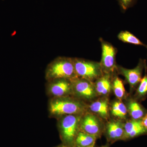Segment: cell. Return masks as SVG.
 Segmentation results:
<instances>
[{
  "label": "cell",
  "mask_w": 147,
  "mask_h": 147,
  "mask_svg": "<svg viewBox=\"0 0 147 147\" xmlns=\"http://www.w3.org/2000/svg\"><path fill=\"white\" fill-rule=\"evenodd\" d=\"M88 106L77 98L70 96L54 98L49 104V111L53 115L63 117L70 115H83L88 110Z\"/></svg>",
  "instance_id": "obj_1"
},
{
  "label": "cell",
  "mask_w": 147,
  "mask_h": 147,
  "mask_svg": "<svg viewBox=\"0 0 147 147\" xmlns=\"http://www.w3.org/2000/svg\"><path fill=\"white\" fill-rule=\"evenodd\" d=\"M77 78L73 59L71 58H58L48 65L46 70V78L49 81L59 79L72 81Z\"/></svg>",
  "instance_id": "obj_2"
},
{
  "label": "cell",
  "mask_w": 147,
  "mask_h": 147,
  "mask_svg": "<svg viewBox=\"0 0 147 147\" xmlns=\"http://www.w3.org/2000/svg\"><path fill=\"white\" fill-rule=\"evenodd\" d=\"M83 115H67L61 117L59 123L60 132L65 146L74 147L75 139L80 131V121Z\"/></svg>",
  "instance_id": "obj_3"
},
{
  "label": "cell",
  "mask_w": 147,
  "mask_h": 147,
  "mask_svg": "<svg viewBox=\"0 0 147 147\" xmlns=\"http://www.w3.org/2000/svg\"><path fill=\"white\" fill-rule=\"evenodd\" d=\"M73 61L78 78L93 82L104 73L100 63L80 59H74Z\"/></svg>",
  "instance_id": "obj_4"
},
{
  "label": "cell",
  "mask_w": 147,
  "mask_h": 147,
  "mask_svg": "<svg viewBox=\"0 0 147 147\" xmlns=\"http://www.w3.org/2000/svg\"><path fill=\"white\" fill-rule=\"evenodd\" d=\"M71 82L73 95L78 99L92 101L98 96L94 82L79 78L74 79Z\"/></svg>",
  "instance_id": "obj_5"
},
{
  "label": "cell",
  "mask_w": 147,
  "mask_h": 147,
  "mask_svg": "<svg viewBox=\"0 0 147 147\" xmlns=\"http://www.w3.org/2000/svg\"><path fill=\"white\" fill-rule=\"evenodd\" d=\"M102 120L93 113L86 112L80 121V131L100 138L104 133L105 126Z\"/></svg>",
  "instance_id": "obj_6"
},
{
  "label": "cell",
  "mask_w": 147,
  "mask_h": 147,
  "mask_svg": "<svg viewBox=\"0 0 147 147\" xmlns=\"http://www.w3.org/2000/svg\"><path fill=\"white\" fill-rule=\"evenodd\" d=\"M146 65L145 61L140 59L138 65L135 68L128 69L117 66L116 70L125 78L126 82L129 85L130 91H132L138 87L141 82L143 70Z\"/></svg>",
  "instance_id": "obj_7"
},
{
  "label": "cell",
  "mask_w": 147,
  "mask_h": 147,
  "mask_svg": "<svg viewBox=\"0 0 147 147\" xmlns=\"http://www.w3.org/2000/svg\"><path fill=\"white\" fill-rule=\"evenodd\" d=\"M102 57L100 63L104 73L112 74L117 69L116 64V50L113 45L100 39Z\"/></svg>",
  "instance_id": "obj_8"
},
{
  "label": "cell",
  "mask_w": 147,
  "mask_h": 147,
  "mask_svg": "<svg viewBox=\"0 0 147 147\" xmlns=\"http://www.w3.org/2000/svg\"><path fill=\"white\" fill-rule=\"evenodd\" d=\"M48 87L49 94L54 98L67 97L73 95L71 81L59 79L51 81Z\"/></svg>",
  "instance_id": "obj_9"
},
{
  "label": "cell",
  "mask_w": 147,
  "mask_h": 147,
  "mask_svg": "<svg viewBox=\"0 0 147 147\" xmlns=\"http://www.w3.org/2000/svg\"><path fill=\"white\" fill-rule=\"evenodd\" d=\"M107 141L114 143L123 140L124 135V123L122 121L113 119L108 121L105 125L104 133Z\"/></svg>",
  "instance_id": "obj_10"
},
{
  "label": "cell",
  "mask_w": 147,
  "mask_h": 147,
  "mask_svg": "<svg viewBox=\"0 0 147 147\" xmlns=\"http://www.w3.org/2000/svg\"><path fill=\"white\" fill-rule=\"evenodd\" d=\"M124 135L123 141H127L142 135L147 134V129L142 125L141 120L131 119L124 123Z\"/></svg>",
  "instance_id": "obj_11"
},
{
  "label": "cell",
  "mask_w": 147,
  "mask_h": 147,
  "mask_svg": "<svg viewBox=\"0 0 147 147\" xmlns=\"http://www.w3.org/2000/svg\"><path fill=\"white\" fill-rule=\"evenodd\" d=\"M88 108L90 113L98 116L102 120L108 121L110 118V105L107 97H101L93 101Z\"/></svg>",
  "instance_id": "obj_12"
},
{
  "label": "cell",
  "mask_w": 147,
  "mask_h": 147,
  "mask_svg": "<svg viewBox=\"0 0 147 147\" xmlns=\"http://www.w3.org/2000/svg\"><path fill=\"white\" fill-rule=\"evenodd\" d=\"M112 74L104 73L96 80L94 84L98 95L101 97H108L112 90Z\"/></svg>",
  "instance_id": "obj_13"
},
{
  "label": "cell",
  "mask_w": 147,
  "mask_h": 147,
  "mask_svg": "<svg viewBox=\"0 0 147 147\" xmlns=\"http://www.w3.org/2000/svg\"><path fill=\"white\" fill-rule=\"evenodd\" d=\"M126 105L128 114L133 119L141 120L147 113L139 101L134 98H130Z\"/></svg>",
  "instance_id": "obj_14"
},
{
  "label": "cell",
  "mask_w": 147,
  "mask_h": 147,
  "mask_svg": "<svg viewBox=\"0 0 147 147\" xmlns=\"http://www.w3.org/2000/svg\"><path fill=\"white\" fill-rule=\"evenodd\" d=\"M110 113L116 119L121 121L126 120L128 114L126 105L119 99L114 101L110 105Z\"/></svg>",
  "instance_id": "obj_15"
},
{
  "label": "cell",
  "mask_w": 147,
  "mask_h": 147,
  "mask_svg": "<svg viewBox=\"0 0 147 147\" xmlns=\"http://www.w3.org/2000/svg\"><path fill=\"white\" fill-rule=\"evenodd\" d=\"M97 139L96 136L79 131L75 139L74 146L94 147Z\"/></svg>",
  "instance_id": "obj_16"
},
{
  "label": "cell",
  "mask_w": 147,
  "mask_h": 147,
  "mask_svg": "<svg viewBox=\"0 0 147 147\" xmlns=\"http://www.w3.org/2000/svg\"><path fill=\"white\" fill-rule=\"evenodd\" d=\"M112 90L119 100H122L126 97V91L123 82L118 76H115L113 79Z\"/></svg>",
  "instance_id": "obj_17"
},
{
  "label": "cell",
  "mask_w": 147,
  "mask_h": 147,
  "mask_svg": "<svg viewBox=\"0 0 147 147\" xmlns=\"http://www.w3.org/2000/svg\"><path fill=\"white\" fill-rule=\"evenodd\" d=\"M147 97V74L142 78L137 87L134 98L139 101L145 100Z\"/></svg>",
  "instance_id": "obj_18"
},
{
  "label": "cell",
  "mask_w": 147,
  "mask_h": 147,
  "mask_svg": "<svg viewBox=\"0 0 147 147\" xmlns=\"http://www.w3.org/2000/svg\"><path fill=\"white\" fill-rule=\"evenodd\" d=\"M118 38L121 41L124 42L135 45L145 46L139 38L128 31L121 32L118 35Z\"/></svg>",
  "instance_id": "obj_19"
},
{
  "label": "cell",
  "mask_w": 147,
  "mask_h": 147,
  "mask_svg": "<svg viewBox=\"0 0 147 147\" xmlns=\"http://www.w3.org/2000/svg\"><path fill=\"white\" fill-rule=\"evenodd\" d=\"M121 8L123 11L126 10L131 6L136 0H118Z\"/></svg>",
  "instance_id": "obj_20"
},
{
  "label": "cell",
  "mask_w": 147,
  "mask_h": 147,
  "mask_svg": "<svg viewBox=\"0 0 147 147\" xmlns=\"http://www.w3.org/2000/svg\"><path fill=\"white\" fill-rule=\"evenodd\" d=\"M141 121L143 126L147 129V113L141 119Z\"/></svg>",
  "instance_id": "obj_21"
},
{
  "label": "cell",
  "mask_w": 147,
  "mask_h": 147,
  "mask_svg": "<svg viewBox=\"0 0 147 147\" xmlns=\"http://www.w3.org/2000/svg\"><path fill=\"white\" fill-rule=\"evenodd\" d=\"M99 147H110V146H109V145H108V144H107L103 145V146H101Z\"/></svg>",
  "instance_id": "obj_22"
},
{
  "label": "cell",
  "mask_w": 147,
  "mask_h": 147,
  "mask_svg": "<svg viewBox=\"0 0 147 147\" xmlns=\"http://www.w3.org/2000/svg\"><path fill=\"white\" fill-rule=\"evenodd\" d=\"M66 147L65 146H64L63 145V146H59V147Z\"/></svg>",
  "instance_id": "obj_23"
},
{
  "label": "cell",
  "mask_w": 147,
  "mask_h": 147,
  "mask_svg": "<svg viewBox=\"0 0 147 147\" xmlns=\"http://www.w3.org/2000/svg\"><path fill=\"white\" fill-rule=\"evenodd\" d=\"M74 147H77V146H74Z\"/></svg>",
  "instance_id": "obj_24"
},
{
  "label": "cell",
  "mask_w": 147,
  "mask_h": 147,
  "mask_svg": "<svg viewBox=\"0 0 147 147\" xmlns=\"http://www.w3.org/2000/svg\"><path fill=\"white\" fill-rule=\"evenodd\" d=\"M146 47H147V46H146Z\"/></svg>",
  "instance_id": "obj_25"
}]
</instances>
